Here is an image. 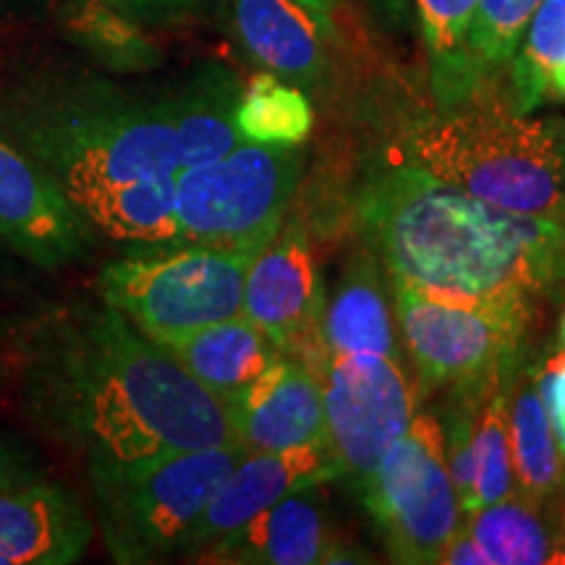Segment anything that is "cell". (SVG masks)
<instances>
[{"label":"cell","mask_w":565,"mask_h":565,"mask_svg":"<svg viewBox=\"0 0 565 565\" xmlns=\"http://www.w3.org/2000/svg\"><path fill=\"white\" fill-rule=\"evenodd\" d=\"M87 34L108 58H121L126 66H137V63H150L152 47L150 42L141 40L137 32L118 19L116 13H97L95 19L87 21Z\"/></svg>","instance_id":"obj_29"},{"label":"cell","mask_w":565,"mask_h":565,"mask_svg":"<svg viewBox=\"0 0 565 565\" xmlns=\"http://www.w3.org/2000/svg\"><path fill=\"white\" fill-rule=\"evenodd\" d=\"M238 97L242 87L228 71L210 68L168 100L181 171L221 158L242 141L236 129Z\"/></svg>","instance_id":"obj_22"},{"label":"cell","mask_w":565,"mask_h":565,"mask_svg":"<svg viewBox=\"0 0 565 565\" xmlns=\"http://www.w3.org/2000/svg\"><path fill=\"white\" fill-rule=\"evenodd\" d=\"M238 42L265 71L296 87H317L328 68L322 40L328 38L312 13L296 0H231Z\"/></svg>","instance_id":"obj_17"},{"label":"cell","mask_w":565,"mask_h":565,"mask_svg":"<svg viewBox=\"0 0 565 565\" xmlns=\"http://www.w3.org/2000/svg\"><path fill=\"white\" fill-rule=\"evenodd\" d=\"M387 288L419 393L484 383L515 372L529 356L534 301L450 299L398 280Z\"/></svg>","instance_id":"obj_7"},{"label":"cell","mask_w":565,"mask_h":565,"mask_svg":"<svg viewBox=\"0 0 565 565\" xmlns=\"http://www.w3.org/2000/svg\"><path fill=\"white\" fill-rule=\"evenodd\" d=\"M557 341H561V349L565 351V312L561 317V333H557Z\"/></svg>","instance_id":"obj_37"},{"label":"cell","mask_w":565,"mask_h":565,"mask_svg":"<svg viewBox=\"0 0 565 565\" xmlns=\"http://www.w3.org/2000/svg\"><path fill=\"white\" fill-rule=\"evenodd\" d=\"M299 145L238 141L221 158L175 175L179 242L257 254L280 231L299 186Z\"/></svg>","instance_id":"obj_8"},{"label":"cell","mask_w":565,"mask_h":565,"mask_svg":"<svg viewBox=\"0 0 565 565\" xmlns=\"http://www.w3.org/2000/svg\"><path fill=\"white\" fill-rule=\"evenodd\" d=\"M338 477H343V469L330 440L282 450V454H249L246 450L242 461L233 466L231 475L212 492L181 555L196 561V555L210 545L236 532L238 526L267 511L286 494L299 492L303 487L328 484L330 479Z\"/></svg>","instance_id":"obj_13"},{"label":"cell","mask_w":565,"mask_h":565,"mask_svg":"<svg viewBox=\"0 0 565 565\" xmlns=\"http://www.w3.org/2000/svg\"><path fill=\"white\" fill-rule=\"evenodd\" d=\"M231 414L249 454H282L328 440L317 370L286 351L233 401Z\"/></svg>","instance_id":"obj_14"},{"label":"cell","mask_w":565,"mask_h":565,"mask_svg":"<svg viewBox=\"0 0 565 565\" xmlns=\"http://www.w3.org/2000/svg\"><path fill=\"white\" fill-rule=\"evenodd\" d=\"M427 47L429 82L440 108H456L477 95L469 63V26L477 0H412Z\"/></svg>","instance_id":"obj_23"},{"label":"cell","mask_w":565,"mask_h":565,"mask_svg":"<svg viewBox=\"0 0 565 565\" xmlns=\"http://www.w3.org/2000/svg\"><path fill=\"white\" fill-rule=\"evenodd\" d=\"M108 3L124 6V9L134 11H158V9H183V6H192L196 0H108Z\"/></svg>","instance_id":"obj_33"},{"label":"cell","mask_w":565,"mask_h":565,"mask_svg":"<svg viewBox=\"0 0 565 565\" xmlns=\"http://www.w3.org/2000/svg\"><path fill=\"white\" fill-rule=\"evenodd\" d=\"M359 492L393 563H437L440 550L461 529L463 513L435 412L414 414L406 435L359 484Z\"/></svg>","instance_id":"obj_9"},{"label":"cell","mask_w":565,"mask_h":565,"mask_svg":"<svg viewBox=\"0 0 565 565\" xmlns=\"http://www.w3.org/2000/svg\"><path fill=\"white\" fill-rule=\"evenodd\" d=\"M508 429L515 494L536 505H565V458L542 404L532 353L519 364L508 385Z\"/></svg>","instance_id":"obj_20"},{"label":"cell","mask_w":565,"mask_h":565,"mask_svg":"<svg viewBox=\"0 0 565 565\" xmlns=\"http://www.w3.org/2000/svg\"><path fill=\"white\" fill-rule=\"evenodd\" d=\"M404 137L406 162L515 215L565 225V118H529L479 92Z\"/></svg>","instance_id":"obj_3"},{"label":"cell","mask_w":565,"mask_h":565,"mask_svg":"<svg viewBox=\"0 0 565 565\" xmlns=\"http://www.w3.org/2000/svg\"><path fill=\"white\" fill-rule=\"evenodd\" d=\"M34 414L87 461H145L242 445L231 406L118 309L63 317L26 377Z\"/></svg>","instance_id":"obj_1"},{"label":"cell","mask_w":565,"mask_h":565,"mask_svg":"<svg viewBox=\"0 0 565 565\" xmlns=\"http://www.w3.org/2000/svg\"><path fill=\"white\" fill-rule=\"evenodd\" d=\"M322 309L324 286L312 244L299 223L280 225L246 265L242 315L280 351L315 366L322 356Z\"/></svg>","instance_id":"obj_11"},{"label":"cell","mask_w":565,"mask_h":565,"mask_svg":"<svg viewBox=\"0 0 565 565\" xmlns=\"http://www.w3.org/2000/svg\"><path fill=\"white\" fill-rule=\"evenodd\" d=\"M547 100H565V68L557 71L553 79H550Z\"/></svg>","instance_id":"obj_35"},{"label":"cell","mask_w":565,"mask_h":565,"mask_svg":"<svg viewBox=\"0 0 565 565\" xmlns=\"http://www.w3.org/2000/svg\"><path fill=\"white\" fill-rule=\"evenodd\" d=\"M540 3L542 0H477L469 26V63L479 92L511 66Z\"/></svg>","instance_id":"obj_28"},{"label":"cell","mask_w":565,"mask_h":565,"mask_svg":"<svg viewBox=\"0 0 565 565\" xmlns=\"http://www.w3.org/2000/svg\"><path fill=\"white\" fill-rule=\"evenodd\" d=\"M21 479H26V471H21V466L17 461H11L9 456L0 454V490L21 482Z\"/></svg>","instance_id":"obj_34"},{"label":"cell","mask_w":565,"mask_h":565,"mask_svg":"<svg viewBox=\"0 0 565 565\" xmlns=\"http://www.w3.org/2000/svg\"><path fill=\"white\" fill-rule=\"evenodd\" d=\"M315 126L307 95L280 76H252L236 105V129L246 141L291 147L301 145Z\"/></svg>","instance_id":"obj_26"},{"label":"cell","mask_w":565,"mask_h":565,"mask_svg":"<svg viewBox=\"0 0 565 565\" xmlns=\"http://www.w3.org/2000/svg\"><path fill=\"white\" fill-rule=\"evenodd\" d=\"M408 3H412V0H385L387 11L395 13V17H398L401 11H406V9H408Z\"/></svg>","instance_id":"obj_36"},{"label":"cell","mask_w":565,"mask_h":565,"mask_svg":"<svg viewBox=\"0 0 565 565\" xmlns=\"http://www.w3.org/2000/svg\"><path fill=\"white\" fill-rule=\"evenodd\" d=\"M536 385H540L542 404L547 408L550 424H553L555 440L561 445L565 458V351L536 364Z\"/></svg>","instance_id":"obj_30"},{"label":"cell","mask_w":565,"mask_h":565,"mask_svg":"<svg viewBox=\"0 0 565 565\" xmlns=\"http://www.w3.org/2000/svg\"><path fill=\"white\" fill-rule=\"evenodd\" d=\"M508 385L511 380L494 385L479 406L469 463H466L463 484L458 490L463 519L482 511L484 505L515 494L511 429H508Z\"/></svg>","instance_id":"obj_25"},{"label":"cell","mask_w":565,"mask_h":565,"mask_svg":"<svg viewBox=\"0 0 565 565\" xmlns=\"http://www.w3.org/2000/svg\"><path fill=\"white\" fill-rule=\"evenodd\" d=\"M95 236L58 181L0 126V242L42 267L82 257Z\"/></svg>","instance_id":"obj_12"},{"label":"cell","mask_w":565,"mask_h":565,"mask_svg":"<svg viewBox=\"0 0 565 565\" xmlns=\"http://www.w3.org/2000/svg\"><path fill=\"white\" fill-rule=\"evenodd\" d=\"M84 221L113 242L171 244L179 242L175 179L134 181L110 189L82 210Z\"/></svg>","instance_id":"obj_24"},{"label":"cell","mask_w":565,"mask_h":565,"mask_svg":"<svg viewBox=\"0 0 565 565\" xmlns=\"http://www.w3.org/2000/svg\"><path fill=\"white\" fill-rule=\"evenodd\" d=\"M320 341L322 353H377L401 359L383 263L366 244L349 257L333 299H324Z\"/></svg>","instance_id":"obj_18"},{"label":"cell","mask_w":565,"mask_h":565,"mask_svg":"<svg viewBox=\"0 0 565 565\" xmlns=\"http://www.w3.org/2000/svg\"><path fill=\"white\" fill-rule=\"evenodd\" d=\"M463 526L490 565H565V505L511 494L466 515Z\"/></svg>","instance_id":"obj_21"},{"label":"cell","mask_w":565,"mask_h":565,"mask_svg":"<svg viewBox=\"0 0 565 565\" xmlns=\"http://www.w3.org/2000/svg\"><path fill=\"white\" fill-rule=\"evenodd\" d=\"M244 454V445H223L145 461H89L97 524L110 555L129 565L181 555L212 492Z\"/></svg>","instance_id":"obj_5"},{"label":"cell","mask_w":565,"mask_h":565,"mask_svg":"<svg viewBox=\"0 0 565 565\" xmlns=\"http://www.w3.org/2000/svg\"><path fill=\"white\" fill-rule=\"evenodd\" d=\"M296 3L312 13L324 34H333V9L338 6V0H296Z\"/></svg>","instance_id":"obj_32"},{"label":"cell","mask_w":565,"mask_h":565,"mask_svg":"<svg viewBox=\"0 0 565 565\" xmlns=\"http://www.w3.org/2000/svg\"><path fill=\"white\" fill-rule=\"evenodd\" d=\"M315 370L328 440L343 475L364 484L419 412V387L408 380L404 359L377 353H322Z\"/></svg>","instance_id":"obj_10"},{"label":"cell","mask_w":565,"mask_h":565,"mask_svg":"<svg viewBox=\"0 0 565 565\" xmlns=\"http://www.w3.org/2000/svg\"><path fill=\"white\" fill-rule=\"evenodd\" d=\"M359 221L387 278L419 291L536 303L565 282V225L492 207L406 160L370 175Z\"/></svg>","instance_id":"obj_2"},{"label":"cell","mask_w":565,"mask_h":565,"mask_svg":"<svg viewBox=\"0 0 565 565\" xmlns=\"http://www.w3.org/2000/svg\"><path fill=\"white\" fill-rule=\"evenodd\" d=\"M324 484L303 487L257 513L196 561L236 565H317L333 563L343 545L333 532Z\"/></svg>","instance_id":"obj_15"},{"label":"cell","mask_w":565,"mask_h":565,"mask_svg":"<svg viewBox=\"0 0 565 565\" xmlns=\"http://www.w3.org/2000/svg\"><path fill=\"white\" fill-rule=\"evenodd\" d=\"M252 257L189 242L137 244L103 267L97 291L147 338L162 341L242 315Z\"/></svg>","instance_id":"obj_6"},{"label":"cell","mask_w":565,"mask_h":565,"mask_svg":"<svg viewBox=\"0 0 565 565\" xmlns=\"http://www.w3.org/2000/svg\"><path fill=\"white\" fill-rule=\"evenodd\" d=\"M561 68H565V0H542L508 66L511 108L529 116L545 105L550 79Z\"/></svg>","instance_id":"obj_27"},{"label":"cell","mask_w":565,"mask_h":565,"mask_svg":"<svg viewBox=\"0 0 565 565\" xmlns=\"http://www.w3.org/2000/svg\"><path fill=\"white\" fill-rule=\"evenodd\" d=\"M89 540V515L66 487L26 477L0 490V565H68Z\"/></svg>","instance_id":"obj_16"},{"label":"cell","mask_w":565,"mask_h":565,"mask_svg":"<svg viewBox=\"0 0 565 565\" xmlns=\"http://www.w3.org/2000/svg\"><path fill=\"white\" fill-rule=\"evenodd\" d=\"M154 343H160L196 383H202L228 406L259 374L270 370L282 353L244 315Z\"/></svg>","instance_id":"obj_19"},{"label":"cell","mask_w":565,"mask_h":565,"mask_svg":"<svg viewBox=\"0 0 565 565\" xmlns=\"http://www.w3.org/2000/svg\"><path fill=\"white\" fill-rule=\"evenodd\" d=\"M440 565H490L482 547L477 545L475 536L469 534V529L461 524V529L450 536L448 545L440 550V557H437Z\"/></svg>","instance_id":"obj_31"},{"label":"cell","mask_w":565,"mask_h":565,"mask_svg":"<svg viewBox=\"0 0 565 565\" xmlns=\"http://www.w3.org/2000/svg\"><path fill=\"white\" fill-rule=\"evenodd\" d=\"M13 134L79 212L110 189L181 173L168 100L71 95L34 105L13 124Z\"/></svg>","instance_id":"obj_4"}]
</instances>
